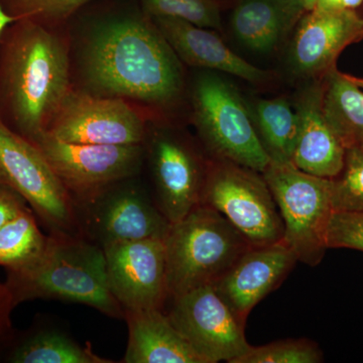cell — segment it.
<instances>
[{"label": "cell", "mask_w": 363, "mask_h": 363, "mask_svg": "<svg viewBox=\"0 0 363 363\" xmlns=\"http://www.w3.org/2000/svg\"><path fill=\"white\" fill-rule=\"evenodd\" d=\"M69 33L73 89L123 100L149 121L180 101L183 64L140 6L100 14Z\"/></svg>", "instance_id": "cell-1"}, {"label": "cell", "mask_w": 363, "mask_h": 363, "mask_svg": "<svg viewBox=\"0 0 363 363\" xmlns=\"http://www.w3.org/2000/svg\"><path fill=\"white\" fill-rule=\"evenodd\" d=\"M72 89L69 26L14 21L0 37V121L33 140Z\"/></svg>", "instance_id": "cell-2"}, {"label": "cell", "mask_w": 363, "mask_h": 363, "mask_svg": "<svg viewBox=\"0 0 363 363\" xmlns=\"http://www.w3.org/2000/svg\"><path fill=\"white\" fill-rule=\"evenodd\" d=\"M6 284L16 305L52 298L94 308L124 319L123 306L111 292L104 248L84 236L50 233L45 252L35 264L6 271Z\"/></svg>", "instance_id": "cell-3"}, {"label": "cell", "mask_w": 363, "mask_h": 363, "mask_svg": "<svg viewBox=\"0 0 363 363\" xmlns=\"http://www.w3.org/2000/svg\"><path fill=\"white\" fill-rule=\"evenodd\" d=\"M168 301L215 281L252 247L223 215L199 205L164 238Z\"/></svg>", "instance_id": "cell-4"}, {"label": "cell", "mask_w": 363, "mask_h": 363, "mask_svg": "<svg viewBox=\"0 0 363 363\" xmlns=\"http://www.w3.org/2000/svg\"><path fill=\"white\" fill-rule=\"evenodd\" d=\"M193 121L211 159L262 173L271 159L260 143L240 93L215 72L204 71L191 88Z\"/></svg>", "instance_id": "cell-5"}, {"label": "cell", "mask_w": 363, "mask_h": 363, "mask_svg": "<svg viewBox=\"0 0 363 363\" xmlns=\"http://www.w3.org/2000/svg\"><path fill=\"white\" fill-rule=\"evenodd\" d=\"M284 224V243L298 262L316 267L323 259L334 213L332 179L310 175L292 162H271L262 172Z\"/></svg>", "instance_id": "cell-6"}, {"label": "cell", "mask_w": 363, "mask_h": 363, "mask_svg": "<svg viewBox=\"0 0 363 363\" xmlns=\"http://www.w3.org/2000/svg\"><path fill=\"white\" fill-rule=\"evenodd\" d=\"M200 205L223 215L252 247L283 240L284 224L269 185L259 172L210 159Z\"/></svg>", "instance_id": "cell-7"}, {"label": "cell", "mask_w": 363, "mask_h": 363, "mask_svg": "<svg viewBox=\"0 0 363 363\" xmlns=\"http://www.w3.org/2000/svg\"><path fill=\"white\" fill-rule=\"evenodd\" d=\"M80 235L100 247L118 241L164 240L172 223L140 175L117 181L74 202Z\"/></svg>", "instance_id": "cell-8"}, {"label": "cell", "mask_w": 363, "mask_h": 363, "mask_svg": "<svg viewBox=\"0 0 363 363\" xmlns=\"http://www.w3.org/2000/svg\"><path fill=\"white\" fill-rule=\"evenodd\" d=\"M0 184L23 196L50 233L80 235L73 200L43 152L1 121Z\"/></svg>", "instance_id": "cell-9"}, {"label": "cell", "mask_w": 363, "mask_h": 363, "mask_svg": "<svg viewBox=\"0 0 363 363\" xmlns=\"http://www.w3.org/2000/svg\"><path fill=\"white\" fill-rule=\"evenodd\" d=\"M143 147L152 198L166 218L176 223L199 206L208 161L187 138L155 121H147Z\"/></svg>", "instance_id": "cell-10"}, {"label": "cell", "mask_w": 363, "mask_h": 363, "mask_svg": "<svg viewBox=\"0 0 363 363\" xmlns=\"http://www.w3.org/2000/svg\"><path fill=\"white\" fill-rule=\"evenodd\" d=\"M39 147L73 202L117 181L140 175L143 145H83L63 142L44 133L30 140Z\"/></svg>", "instance_id": "cell-11"}, {"label": "cell", "mask_w": 363, "mask_h": 363, "mask_svg": "<svg viewBox=\"0 0 363 363\" xmlns=\"http://www.w3.org/2000/svg\"><path fill=\"white\" fill-rule=\"evenodd\" d=\"M147 117L121 99L72 88L45 133L83 145H143Z\"/></svg>", "instance_id": "cell-12"}, {"label": "cell", "mask_w": 363, "mask_h": 363, "mask_svg": "<svg viewBox=\"0 0 363 363\" xmlns=\"http://www.w3.org/2000/svg\"><path fill=\"white\" fill-rule=\"evenodd\" d=\"M171 302L169 320L205 362L235 363L252 348L245 338V325L213 286L194 289Z\"/></svg>", "instance_id": "cell-13"}, {"label": "cell", "mask_w": 363, "mask_h": 363, "mask_svg": "<svg viewBox=\"0 0 363 363\" xmlns=\"http://www.w3.org/2000/svg\"><path fill=\"white\" fill-rule=\"evenodd\" d=\"M109 289L125 310H164L168 302L164 240L104 245Z\"/></svg>", "instance_id": "cell-14"}, {"label": "cell", "mask_w": 363, "mask_h": 363, "mask_svg": "<svg viewBox=\"0 0 363 363\" xmlns=\"http://www.w3.org/2000/svg\"><path fill=\"white\" fill-rule=\"evenodd\" d=\"M297 262L283 241L252 247L212 286L245 325L253 308L279 286Z\"/></svg>", "instance_id": "cell-15"}, {"label": "cell", "mask_w": 363, "mask_h": 363, "mask_svg": "<svg viewBox=\"0 0 363 363\" xmlns=\"http://www.w3.org/2000/svg\"><path fill=\"white\" fill-rule=\"evenodd\" d=\"M363 38V18L355 9L307 11L298 21L290 49L292 69L315 77L335 68L339 55Z\"/></svg>", "instance_id": "cell-16"}, {"label": "cell", "mask_w": 363, "mask_h": 363, "mask_svg": "<svg viewBox=\"0 0 363 363\" xmlns=\"http://www.w3.org/2000/svg\"><path fill=\"white\" fill-rule=\"evenodd\" d=\"M323 94V82L314 83L301 94L292 164L310 175L334 179L342 171L346 149L324 116Z\"/></svg>", "instance_id": "cell-17"}, {"label": "cell", "mask_w": 363, "mask_h": 363, "mask_svg": "<svg viewBox=\"0 0 363 363\" xmlns=\"http://www.w3.org/2000/svg\"><path fill=\"white\" fill-rule=\"evenodd\" d=\"M152 20L182 63L230 74L252 83H260L269 77L267 71L248 63L229 49L210 28L167 16H155Z\"/></svg>", "instance_id": "cell-18"}, {"label": "cell", "mask_w": 363, "mask_h": 363, "mask_svg": "<svg viewBox=\"0 0 363 363\" xmlns=\"http://www.w3.org/2000/svg\"><path fill=\"white\" fill-rule=\"evenodd\" d=\"M128 342L123 362L206 363L161 309L125 310Z\"/></svg>", "instance_id": "cell-19"}, {"label": "cell", "mask_w": 363, "mask_h": 363, "mask_svg": "<svg viewBox=\"0 0 363 363\" xmlns=\"http://www.w3.org/2000/svg\"><path fill=\"white\" fill-rule=\"evenodd\" d=\"M306 13L301 0H240L231 14L230 25L241 44L267 54Z\"/></svg>", "instance_id": "cell-20"}, {"label": "cell", "mask_w": 363, "mask_h": 363, "mask_svg": "<svg viewBox=\"0 0 363 363\" xmlns=\"http://www.w3.org/2000/svg\"><path fill=\"white\" fill-rule=\"evenodd\" d=\"M323 111L344 147H363V90L350 75L331 69L323 80Z\"/></svg>", "instance_id": "cell-21"}, {"label": "cell", "mask_w": 363, "mask_h": 363, "mask_svg": "<svg viewBox=\"0 0 363 363\" xmlns=\"http://www.w3.org/2000/svg\"><path fill=\"white\" fill-rule=\"evenodd\" d=\"M255 123L260 143L271 162H292L298 131L297 111L285 98L259 100Z\"/></svg>", "instance_id": "cell-22"}, {"label": "cell", "mask_w": 363, "mask_h": 363, "mask_svg": "<svg viewBox=\"0 0 363 363\" xmlns=\"http://www.w3.org/2000/svg\"><path fill=\"white\" fill-rule=\"evenodd\" d=\"M16 363H111L55 329L35 332L21 341L9 357Z\"/></svg>", "instance_id": "cell-23"}, {"label": "cell", "mask_w": 363, "mask_h": 363, "mask_svg": "<svg viewBox=\"0 0 363 363\" xmlns=\"http://www.w3.org/2000/svg\"><path fill=\"white\" fill-rule=\"evenodd\" d=\"M49 235L40 230L35 214L28 207L0 229V266L18 271L32 266L42 257Z\"/></svg>", "instance_id": "cell-24"}, {"label": "cell", "mask_w": 363, "mask_h": 363, "mask_svg": "<svg viewBox=\"0 0 363 363\" xmlns=\"http://www.w3.org/2000/svg\"><path fill=\"white\" fill-rule=\"evenodd\" d=\"M92 0H1L14 21L30 20L49 26L66 28L72 18Z\"/></svg>", "instance_id": "cell-25"}, {"label": "cell", "mask_w": 363, "mask_h": 363, "mask_svg": "<svg viewBox=\"0 0 363 363\" xmlns=\"http://www.w3.org/2000/svg\"><path fill=\"white\" fill-rule=\"evenodd\" d=\"M150 18H179L210 30H221L220 11L215 0H138Z\"/></svg>", "instance_id": "cell-26"}, {"label": "cell", "mask_w": 363, "mask_h": 363, "mask_svg": "<svg viewBox=\"0 0 363 363\" xmlns=\"http://www.w3.org/2000/svg\"><path fill=\"white\" fill-rule=\"evenodd\" d=\"M334 212H363V147L345 152L342 171L332 179Z\"/></svg>", "instance_id": "cell-27"}, {"label": "cell", "mask_w": 363, "mask_h": 363, "mask_svg": "<svg viewBox=\"0 0 363 363\" xmlns=\"http://www.w3.org/2000/svg\"><path fill=\"white\" fill-rule=\"evenodd\" d=\"M323 362L322 351L308 339H286L267 345L252 346L235 363H318Z\"/></svg>", "instance_id": "cell-28"}, {"label": "cell", "mask_w": 363, "mask_h": 363, "mask_svg": "<svg viewBox=\"0 0 363 363\" xmlns=\"http://www.w3.org/2000/svg\"><path fill=\"white\" fill-rule=\"evenodd\" d=\"M327 247L363 252V212H334L327 233Z\"/></svg>", "instance_id": "cell-29"}, {"label": "cell", "mask_w": 363, "mask_h": 363, "mask_svg": "<svg viewBox=\"0 0 363 363\" xmlns=\"http://www.w3.org/2000/svg\"><path fill=\"white\" fill-rule=\"evenodd\" d=\"M28 207L23 196L0 184V229Z\"/></svg>", "instance_id": "cell-30"}, {"label": "cell", "mask_w": 363, "mask_h": 363, "mask_svg": "<svg viewBox=\"0 0 363 363\" xmlns=\"http://www.w3.org/2000/svg\"><path fill=\"white\" fill-rule=\"evenodd\" d=\"M16 306L9 286L6 283H0V344L6 342L11 334V312Z\"/></svg>", "instance_id": "cell-31"}, {"label": "cell", "mask_w": 363, "mask_h": 363, "mask_svg": "<svg viewBox=\"0 0 363 363\" xmlns=\"http://www.w3.org/2000/svg\"><path fill=\"white\" fill-rule=\"evenodd\" d=\"M342 9V0H317L314 9L317 11H334Z\"/></svg>", "instance_id": "cell-32"}, {"label": "cell", "mask_w": 363, "mask_h": 363, "mask_svg": "<svg viewBox=\"0 0 363 363\" xmlns=\"http://www.w3.org/2000/svg\"><path fill=\"white\" fill-rule=\"evenodd\" d=\"M13 21H14L13 18L4 11L1 0H0V37H1L2 33L4 32L7 26L11 25Z\"/></svg>", "instance_id": "cell-33"}, {"label": "cell", "mask_w": 363, "mask_h": 363, "mask_svg": "<svg viewBox=\"0 0 363 363\" xmlns=\"http://www.w3.org/2000/svg\"><path fill=\"white\" fill-rule=\"evenodd\" d=\"M363 0H342L343 9H355L360 6Z\"/></svg>", "instance_id": "cell-34"}, {"label": "cell", "mask_w": 363, "mask_h": 363, "mask_svg": "<svg viewBox=\"0 0 363 363\" xmlns=\"http://www.w3.org/2000/svg\"><path fill=\"white\" fill-rule=\"evenodd\" d=\"M303 6L305 7L306 11H311L316 6L317 0H301Z\"/></svg>", "instance_id": "cell-35"}, {"label": "cell", "mask_w": 363, "mask_h": 363, "mask_svg": "<svg viewBox=\"0 0 363 363\" xmlns=\"http://www.w3.org/2000/svg\"><path fill=\"white\" fill-rule=\"evenodd\" d=\"M351 78L354 81L355 84L363 90V79L352 77V76H351Z\"/></svg>", "instance_id": "cell-36"}]
</instances>
